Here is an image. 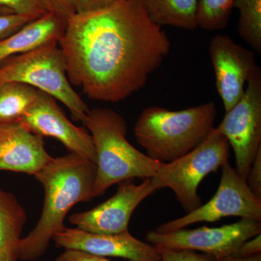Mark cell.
I'll return each mask as SVG.
<instances>
[{"mask_svg":"<svg viewBox=\"0 0 261 261\" xmlns=\"http://www.w3.org/2000/svg\"><path fill=\"white\" fill-rule=\"evenodd\" d=\"M152 178L140 185L132 180L118 184L117 192L100 205L68 217L70 224L89 232L113 234L128 231L130 218L141 202L157 191Z\"/></svg>","mask_w":261,"mask_h":261,"instance_id":"30bf717a","label":"cell"},{"mask_svg":"<svg viewBox=\"0 0 261 261\" xmlns=\"http://www.w3.org/2000/svg\"><path fill=\"white\" fill-rule=\"evenodd\" d=\"M156 247L161 255V261H216V258L211 255L192 250H170Z\"/></svg>","mask_w":261,"mask_h":261,"instance_id":"603a6c76","label":"cell"},{"mask_svg":"<svg viewBox=\"0 0 261 261\" xmlns=\"http://www.w3.org/2000/svg\"><path fill=\"white\" fill-rule=\"evenodd\" d=\"M53 11L68 20L76 13L75 0H49Z\"/></svg>","mask_w":261,"mask_h":261,"instance_id":"83f0119b","label":"cell"},{"mask_svg":"<svg viewBox=\"0 0 261 261\" xmlns=\"http://www.w3.org/2000/svg\"><path fill=\"white\" fill-rule=\"evenodd\" d=\"M43 137L20 122L0 124V171L35 176L50 162Z\"/></svg>","mask_w":261,"mask_h":261,"instance_id":"5bb4252c","label":"cell"},{"mask_svg":"<svg viewBox=\"0 0 261 261\" xmlns=\"http://www.w3.org/2000/svg\"><path fill=\"white\" fill-rule=\"evenodd\" d=\"M96 172L95 163L70 152L53 158L34 176L44 187V205L35 227L19 241L18 260L35 261L44 256L55 235L65 228L72 207L94 198Z\"/></svg>","mask_w":261,"mask_h":261,"instance_id":"7a4b0ae2","label":"cell"},{"mask_svg":"<svg viewBox=\"0 0 261 261\" xmlns=\"http://www.w3.org/2000/svg\"><path fill=\"white\" fill-rule=\"evenodd\" d=\"M216 261H261V253L248 257H238L234 255L219 257L216 258Z\"/></svg>","mask_w":261,"mask_h":261,"instance_id":"f1b7e54d","label":"cell"},{"mask_svg":"<svg viewBox=\"0 0 261 261\" xmlns=\"http://www.w3.org/2000/svg\"><path fill=\"white\" fill-rule=\"evenodd\" d=\"M216 129L232 148L236 170L247 179L252 163L261 148V68L257 66L247 84L243 97Z\"/></svg>","mask_w":261,"mask_h":261,"instance_id":"ba28073f","label":"cell"},{"mask_svg":"<svg viewBox=\"0 0 261 261\" xmlns=\"http://www.w3.org/2000/svg\"><path fill=\"white\" fill-rule=\"evenodd\" d=\"M234 0H198L197 25L207 31H219L227 27Z\"/></svg>","mask_w":261,"mask_h":261,"instance_id":"ffe728a7","label":"cell"},{"mask_svg":"<svg viewBox=\"0 0 261 261\" xmlns=\"http://www.w3.org/2000/svg\"><path fill=\"white\" fill-rule=\"evenodd\" d=\"M261 253V233L244 242L232 255L248 257Z\"/></svg>","mask_w":261,"mask_h":261,"instance_id":"484cf974","label":"cell"},{"mask_svg":"<svg viewBox=\"0 0 261 261\" xmlns=\"http://www.w3.org/2000/svg\"><path fill=\"white\" fill-rule=\"evenodd\" d=\"M21 82L49 94L69 110L75 121L85 123L89 108L68 80L64 55L57 41L3 61L0 82Z\"/></svg>","mask_w":261,"mask_h":261,"instance_id":"5b68a950","label":"cell"},{"mask_svg":"<svg viewBox=\"0 0 261 261\" xmlns=\"http://www.w3.org/2000/svg\"><path fill=\"white\" fill-rule=\"evenodd\" d=\"M20 123L32 133L42 137H53L70 152L96 163L95 149L88 130L72 123L49 94L39 90L37 99Z\"/></svg>","mask_w":261,"mask_h":261,"instance_id":"8fae6325","label":"cell"},{"mask_svg":"<svg viewBox=\"0 0 261 261\" xmlns=\"http://www.w3.org/2000/svg\"><path fill=\"white\" fill-rule=\"evenodd\" d=\"M37 18L32 15L14 13L0 14V42Z\"/></svg>","mask_w":261,"mask_h":261,"instance_id":"7402d4cb","label":"cell"},{"mask_svg":"<svg viewBox=\"0 0 261 261\" xmlns=\"http://www.w3.org/2000/svg\"><path fill=\"white\" fill-rule=\"evenodd\" d=\"M151 20L160 25L195 30L198 0H140Z\"/></svg>","mask_w":261,"mask_h":261,"instance_id":"e0dca14e","label":"cell"},{"mask_svg":"<svg viewBox=\"0 0 261 261\" xmlns=\"http://www.w3.org/2000/svg\"><path fill=\"white\" fill-rule=\"evenodd\" d=\"M54 261H112L107 257L90 255L77 250H65ZM132 261V260H126Z\"/></svg>","mask_w":261,"mask_h":261,"instance_id":"4316f807","label":"cell"},{"mask_svg":"<svg viewBox=\"0 0 261 261\" xmlns=\"http://www.w3.org/2000/svg\"><path fill=\"white\" fill-rule=\"evenodd\" d=\"M84 125L92 136L97 158L94 198L122 181L153 177L161 167L162 163L150 159L127 140L126 120L116 111L89 110Z\"/></svg>","mask_w":261,"mask_h":261,"instance_id":"3957f363","label":"cell"},{"mask_svg":"<svg viewBox=\"0 0 261 261\" xmlns=\"http://www.w3.org/2000/svg\"><path fill=\"white\" fill-rule=\"evenodd\" d=\"M246 181L252 193L261 199V148L252 163Z\"/></svg>","mask_w":261,"mask_h":261,"instance_id":"cb8c5ba5","label":"cell"},{"mask_svg":"<svg viewBox=\"0 0 261 261\" xmlns=\"http://www.w3.org/2000/svg\"><path fill=\"white\" fill-rule=\"evenodd\" d=\"M221 169L219 188L207 203L181 218L160 225L155 231L171 232L197 223L215 222L231 216L261 221V199L252 193L246 179L229 163Z\"/></svg>","mask_w":261,"mask_h":261,"instance_id":"52a82bcc","label":"cell"},{"mask_svg":"<svg viewBox=\"0 0 261 261\" xmlns=\"http://www.w3.org/2000/svg\"><path fill=\"white\" fill-rule=\"evenodd\" d=\"M53 241L65 250H77L97 256L121 257L132 261H161L157 247L136 238L129 230L105 234L65 227L55 235Z\"/></svg>","mask_w":261,"mask_h":261,"instance_id":"4fadbf2b","label":"cell"},{"mask_svg":"<svg viewBox=\"0 0 261 261\" xmlns=\"http://www.w3.org/2000/svg\"><path fill=\"white\" fill-rule=\"evenodd\" d=\"M27 215L14 194L0 188V261H17Z\"/></svg>","mask_w":261,"mask_h":261,"instance_id":"2e32d148","label":"cell"},{"mask_svg":"<svg viewBox=\"0 0 261 261\" xmlns=\"http://www.w3.org/2000/svg\"><path fill=\"white\" fill-rule=\"evenodd\" d=\"M260 233V221L242 219L238 222L221 227L182 228L163 233L149 231L145 240L155 247L202 252L219 258L233 255L244 242Z\"/></svg>","mask_w":261,"mask_h":261,"instance_id":"9c48e42d","label":"cell"},{"mask_svg":"<svg viewBox=\"0 0 261 261\" xmlns=\"http://www.w3.org/2000/svg\"><path fill=\"white\" fill-rule=\"evenodd\" d=\"M0 6L8 8L17 14L39 18L53 12L49 0H0Z\"/></svg>","mask_w":261,"mask_h":261,"instance_id":"44dd1931","label":"cell"},{"mask_svg":"<svg viewBox=\"0 0 261 261\" xmlns=\"http://www.w3.org/2000/svg\"><path fill=\"white\" fill-rule=\"evenodd\" d=\"M240 14V37L257 53H261V0H234Z\"/></svg>","mask_w":261,"mask_h":261,"instance_id":"d6986e66","label":"cell"},{"mask_svg":"<svg viewBox=\"0 0 261 261\" xmlns=\"http://www.w3.org/2000/svg\"><path fill=\"white\" fill-rule=\"evenodd\" d=\"M216 116L214 102L181 111L146 108L136 122L134 133L147 156L168 163L200 145L215 128Z\"/></svg>","mask_w":261,"mask_h":261,"instance_id":"277c9868","label":"cell"},{"mask_svg":"<svg viewBox=\"0 0 261 261\" xmlns=\"http://www.w3.org/2000/svg\"><path fill=\"white\" fill-rule=\"evenodd\" d=\"M209 53L216 89L226 113L243 97L245 84L258 65L253 51L237 44L231 37L224 34H216L212 37Z\"/></svg>","mask_w":261,"mask_h":261,"instance_id":"7c38bea8","label":"cell"},{"mask_svg":"<svg viewBox=\"0 0 261 261\" xmlns=\"http://www.w3.org/2000/svg\"><path fill=\"white\" fill-rule=\"evenodd\" d=\"M66 25V19L55 12L32 20L0 42V64L11 57L27 53L46 43L58 42Z\"/></svg>","mask_w":261,"mask_h":261,"instance_id":"9a60e30c","label":"cell"},{"mask_svg":"<svg viewBox=\"0 0 261 261\" xmlns=\"http://www.w3.org/2000/svg\"><path fill=\"white\" fill-rule=\"evenodd\" d=\"M230 149L226 137L214 128L190 152L172 162L162 163L151 178L158 190L171 189L187 214L202 205L198 187L209 173L228 163Z\"/></svg>","mask_w":261,"mask_h":261,"instance_id":"8992f818","label":"cell"},{"mask_svg":"<svg viewBox=\"0 0 261 261\" xmlns=\"http://www.w3.org/2000/svg\"><path fill=\"white\" fill-rule=\"evenodd\" d=\"M72 85L89 99L118 102L139 92L171 51L140 0L75 13L58 41Z\"/></svg>","mask_w":261,"mask_h":261,"instance_id":"6da1fadb","label":"cell"},{"mask_svg":"<svg viewBox=\"0 0 261 261\" xmlns=\"http://www.w3.org/2000/svg\"><path fill=\"white\" fill-rule=\"evenodd\" d=\"M13 12L5 7L0 6V14H6V13H13Z\"/></svg>","mask_w":261,"mask_h":261,"instance_id":"f546056e","label":"cell"},{"mask_svg":"<svg viewBox=\"0 0 261 261\" xmlns=\"http://www.w3.org/2000/svg\"><path fill=\"white\" fill-rule=\"evenodd\" d=\"M38 92L21 82H0V124L20 122L35 102Z\"/></svg>","mask_w":261,"mask_h":261,"instance_id":"ac0fdd59","label":"cell"},{"mask_svg":"<svg viewBox=\"0 0 261 261\" xmlns=\"http://www.w3.org/2000/svg\"><path fill=\"white\" fill-rule=\"evenodd\" d=\"M119 0H75L76 13H89L103 9Z\"/></svg>","mask_w":261,"mask_h":261,"instance_id":"d4e9b609","label":"cell"}]
</instances>
